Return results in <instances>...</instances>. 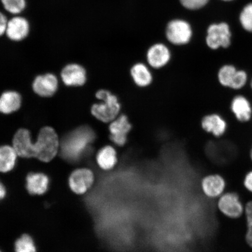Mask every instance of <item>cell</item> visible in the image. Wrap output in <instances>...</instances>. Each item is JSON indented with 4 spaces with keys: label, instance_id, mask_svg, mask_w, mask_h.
Segmentation results:
<instances>
[{
    "label": "cell",
    "instance_id": "6da1fadb",
    "mask_svg": "<svg viewBox=\"0 0 252 252\" xmlns=\"http://www.w3.org/2000/svg\"><path fill=\"white\" fill-rule=\"evenodd\" d=\"M92 129L83 126L71 132L63 138L60 149L62 156L68 161H78L94 139Z\"/></svg>",
    "mask_w": 252,
    "mask_h": 252
},
{
    "label": "cell",
    "instance_id": "7a4b0ae2",
    "mask_svg": "<svg viewBox=\"0 0 252 252\" xmlns=\"http://www.w3.org/2000/svg\"><path fill=\"white\" fill-rule=\"evenodd\" d=\"M96 97L100 102L94 104L91 108V113L94 118L108 124L118 117L122 105L116 94L107 90H100L96 93Z\"/></svg>",
    "mask_w": 252,
    "mask_h": 252
},
{
    "label": "cell",
    "instance_id": "3957f363",
    "mask_svg": "<svg viewBox=\"0 0 252 252\" xmlns=\"http://www.w3.org/2000/svg\"><path fill=\"white\" fill-rule=\"evenodd\" d=\"M60 147L59 137L54 129L43 127L41 129L36 141L34 142V157L41 161L49 162L58 154Z\"/></svg>",
    "mask_w": 252,
    "mask_h": 252
},
{
    "label": "cell",
    "instance_id": "277c9868",
    "mask_svg": "<svg viewBox=\"0 0 252 252\" xmlns=\"http://www.w3.org/2000/svg\"><path fill=\"white\" fill-rule=\"evenodd\" d=\"M217 207L223 216L232 220L238 219L244 215L245 206L240 197L234 191L225 192L219 198Z\"/></svg>",
    "mask_w": 252,
    "mask_h": 252
},
{
    "label": "cell",
    "instance_id": "5b68a950",
    "mask_svg": "<svg viewBox=\"0 0 252 252\" xmlns=\"http://www.w3.org/2000/svg\"><path fill=\"white\" fill-rule=\"evenodd\" d=\"M206 43L212 50L228 48L231 43V32L226 23L212 24L208 28Z\"/></svg>",
    "mask_w": 252,
    "mask_h": 252
},
{
    "label": "cell",
    "instance_id": "8992f818",
    "mask_svg": "<svg viewBox=\"0 0 252 252\" xmlns=\"http://www.w3.org/2000/svg\"><path fill=\"white\" fill-rule=\"evenodd\" d=\"M192 30L187 22L183 20H173L168 24L166 36L169 42L175 45H187L192 37Z\"/></svg>",
    "mask_w": 252,
    "mask_h": 252
},
{
    "label": "cell",
    "instance_id": "52a82bcc",
    "mask_svg": "<svg viewBox=\"0 0 252 252\" xmlns=\"http://www.w3.org/2000/svg\"><path fill=\"white\" fill-rule=\"evenodd\" d=\"M132 125L127 116L120 114L110 123L109 131L110 140L119 147L124 146L127 143V135L130 133Z\"/></svg>",
    "mask_w": 252,
    "mask_h": 252
},
{
    "label": "cell",
    "instance_id": "ba28073f",
    "mask_svg": "<svg viewBox=\"0 0 252 252\" xmlns=\"http://www.w3.org/2000/svg\"><path fill=\"white\" fill-rule=\"evenodd\" d=\"M94 175L90 169L81 168L75 170L69 178V186L75 193L83 194L92 187Z\"/></svg>",
    "mask_w": 252,
    "mask_h": 252
},
{
    "label": "cell",
    "instance_id": "9c48e42d",
    "mask_svg": "<svg viewBox=\"0 0 252 252\" xmlns=\"http://www.w3.org/2000/svg\"><path fill=\"white\" fill-rule=\"evenodd\" d=\"M146 59L151 68L159 70L168 64L171 59V53L164 44L156 43L147 50Z\"/></svg>",
    "mask_w": 252,
    "mask_h": 252
},
{
    "label": "cell",
    "instance_id": "30bf717a",
    "mask_svg": "<svg viewBox=\"0 0 252 252\" xmlns=\"http://www.w3.org/2000/svg\"><path fill=\"white\" fill-rule=\"evenodd\" d=\"M30 23L22 16H15L8 21L5 33L8 38L15 42L23 40L29 35Z\"/></svg>",
    "mask_w": 252,
    "mask_h": 252
},
{
    "label": "cell",
    "instance_id": "8fae6325",
    "mask_svg": "<svg viewBox=\"0 0 252 252\" xmlns=\"http://www.w3.org/2000/svg\"><path fill=\"white\" fill-rule=\"evenodd\" d=\"M201 189L206 196L210 198H219L225 193L226 183L219 174L209 175L201 181Z\"/></svg>",
    "mask_w": 252,
    "mask_h": 252
},
{
    "label": "cell",
    "instance_id": "7c38bea8",
    "mask_svg": "<svg viewBox=\"0 0 252 252\" xmlns=\"http://www.w3.org/2000/svg\"><path fill=\"white\" fill-rule=\"evenodd\" d=\"M13 147L18 156L21 157H34V142L31 139L30 131L27 129H20L15 133Z\"/></svg>",
    "mask_w": 252,
    "mask_h": 252
},
{
    "label": "cell",
    "instance_id": "4fadbf2b",
    "mask_svg": "<svg viewBox=\"0 0 252 252\" xmlns=\"http://www.w3.org/2000/svg\"><path fill=\"white\" fill-rule=\"evenodd\" d=\"M201 126L207 133H211L216 137L222 136L228 127L225 120L217 113L205 116L201 119Z\"/></svg>",
    "mask_w": 252,
    "mask_h": 252
},
{
    "label": "cell",
    "instance_id": "5bb4252c",
    "mask_svg": "<svg viewBox=\"0 0 252 252\" xmlns=\"http://www.w3.org/2000/svg\"><path fill=\"white\" fill-rule=\"evenodd\" d=\"M58 88V79L52 74L39 75L36 78L33 84L34 92L43 97L52 96L56 92Z\"/></svg>",
    "mask_w": 252,
    "mask_h": 252
},
{
    "label": "cell",
    "instance_id": "9a60e30c",
    "mask_svg": "<svg viewBox=\"0 0 252 252\" xmlns=\"http://www.w3.org/2000/svg\"><path fill=\"white\" fill-rule=\"evenodd\" d=\"M63 81L68 86H81L87 80L86 71L82 66L69 64L62 72Z\"/></svg>",
    "mask_w": 252,
    "mask_h": 252
},
{
    "label": "cell",
    "instance_id": "2e32d148",
    "mask_svg": "<svg viewBox=\"0 0 252 252\" xmlns=\"http://www.w3.org/2000/svg\"><path fill=\"white\" fill-rule=\"evenodd\" d=\"M231 109L233 114L239 122L242 123L250 121L252 116V106L250 100L243 95H237L232 99Z\"/></svg>",
    "mask_w": 252,
    "mask_h": 252
},
{
    "label": "cell",
    "instance_id": "e0dca14e",
    "mask_svg": "<svg viewBox=\"0 0 252 252\" xmlns=\"http://www.w3.org/2000/svg\"><path fill=\"white\" fill-rule=\"evenodd\" d=\"M130 72L132 80L138 87L146 88L152 83V72L149 67L143 63L138 62L132 65Z\"/></svg>",
    "mask_w": 252,
    "mask_h": 252
},
{
    "label": "cell",
    "instance_id": "ac0fdd59",
    "mask_svg": "<svg viewBox=\"0 0 252 252\" xmlns=\"http://www.w3.org/2000/svg\"><path fill=\"white\" fill-rule=\"evenodd\" d=\"M49 179L43 173H31L27 177L26 187L32 195H42L48 189Z\"/></svg>",
    "mask_w": 252,
    "mask_h": 252
},
{
    "label": "cell",
    "instance_id": "d6986e66",
    "mask_svg": "<svg viewBox=\"0 0 252 252\" xmlns=\"http://www.w3.org/2000/svg\"><path fill=\"white\" fill-rule=\"evenodd\" d=\"M96 162L100 168L105 171L112 169L118 162L117 152L112 146H106L97 153Z\"/></svg>",
    "mask_w": 252,
    "mask_h": 252
},
{
    "label": "cell",
    "instance_id": "ffe728a7",
    "mask_svg": "<svg viewBox=\"0 0 252 252\" xmlns=\"http://www.w3.org/2000/svg\"><path fill=\"white\" fill-rule=\"evenodd\" d=\"M21 97L14 91H7L0 96V112L9 114L20 108Z\"/></svg>",
    "mask_w": 252,
    "mask_h": 252
},
{
    "label": "cell",
    "instance_id": "44dd1931",
    "mask_svg": "<svg viewBox=\"0 0 252 252\" xmlns=\"http://www.w3.org/2000/svg\"><path fill=\"white\" fill-rule=\"evenodd\" d=\"M18 154L13 147H0V172L11 171L14 168Z\"/></svg>",
    "mask_w": 252,
    "mask_h": 252
},
{
    "label": "cell",
    "instance_id": "7402d4cb",
    "mask_svg": "<svg viewBox=\"0 0 252 252\" xmlns=\"http://www.w3.org/2000/svg\"><path fill=\"white\" fill-rule=\"evenodd\" d=\"M237 71L235 66L231 64L222 66L217 74L220 84L223 87L231 88Z\"/></svg>",
    "mask_w": 252,
    "mask_h": 252
},
{
    "label": "cell",
    "instance_id": "603a6c76",
    "mask_svg": "<svg viewBox=\"0 0 252 252\" xmlns=\"http://www.w3.org/2000/svg\"><path fill=\"white\" fill-rule=\"evenodd\" d=\"M3 8L9 14L18 15L27 8V0H1Z\"/></svg>",
    "mask_w": 252,
    "mask_h": 252
},
{
    "label": "cell",
    "instance_id": "cb8c5ba5",
    "mask_svg": "<svg viewBox=\"0 0 252 252\" xmlns=\"http://www.w3.org/2000/svg\"><path fill=\"white\" fill-rule=\"evenodd\" d=\"M15 252H36V246L30 235L24 234L15 244Z\"/></svg>",
    "mask_w": 252,
    "mask_h": 252
},
{
    "label": "cell",
    "instance_id": "d4e9b609",
    "mask_svg": "<svg viewBox=\"0 0 252 252\" xmlns=\"http://www.w3.org/2000/svg\"><path fill=\"white\" fill-rule=\"evenodd\" d=\"M242 27L250 32H252V3L248 4L242 10L240 15Z\"/></svg>",
    "mask_w": 252,
    "mask_h": 252
},
{
    "label": "cell",
    "instance_id": "484cf974",
    "mask_svg": "<svg viewBox=\"0 0 252 252\" xmlns=\"http://www.w3.org/2000/svg\"><path fill=\"white\" fill-rule=\"evenodd\" d=\"M248 74L242 70H238L236 72L234 81H233L231 89L239 90L243 88L248 82Z\"/></svg>",
    "mask_w": 252,
    "mask_h": 252
},
{
    "label": "cell",
    "instance_id": "4316f807",
    "mask_svg": "<svg viewBox=\"0 0 252 252\" xmlns=\"http://www.w3.org/2000/svg\"><path fill=\"white\" fill-rule=\"evenodd\" d=\"M209 0H180L183 6L189 9H197L204 7Z\"/></svg>",
    "mask_w": 252,
    "mask_h": 252
},
{
    "label": "cell",
    "instance_id": "83f0119b",
    "mask_svg": "<svg viewBox=\"0 0 252 252\" xmlns=\"http://www.w3.org/2000/svg\"><path fill=\"white\" fill-rule=\"evenodd\" d=\"M244 215L245 216L247 227H251L252 226V200L249 201L245 205Z\"/></svg>",
    "mask_w": 252,
    "mask_h": 252
},
{
    "label": "cell",
    "instance_id": "f1b7e54d",
    "mask_svg": "<svg viewBox=\"0 0 252 252\" xmlns=\"http://www.w3.org/2000/svg\"><path fill=\"white\" fill-rule=\"evenodd\" d=\"M244 187L246 190L252 194V170L245 175L243 181Z\"/></svg>",
    "mask_w": 252,
    "mask_h": 252
},
{
    "label": "cell",
    "instance_id": "f546056e",
    "mask_svg": "<svg viewBox=\"0 0 252 252\" xmlns=\"http://www.w3.org/2000/svg\"><path fill=\"white\" fill-rule=\"evenodd\" d=\"M8 21L6 15L0 11V36H2L5 33Z\"/></svg>",
    "mask_w": 252,
    "mask_h": 252
},
{
    "label": "cell",
    "instance_id": "4dcf8cb0",
    "mask_svg": "<svg viewBox=\"0 0 252 252\" xmlns=\"http://www.w3.org/2000/svg\"><path fill=\"white\" fill-rule=\"evenodd\" d=\"M245 240L249 247L252 248V226L247 227V232L245 234Z\"/></svg>",
    "mask_w": 252,
    "mask_h": 252
},
{
    "label": "cell",
    "instance_id": "1f68e13d",
    "mask_svg": "<svg viewBox=\"0 0 252 252\" xmlns=\"http://www.w3.org/2000/svg\"><path fill=\"white\" fill-rule=\"evenodd\" d=\"M6 194L5 189L1 184V183L0 182V200H2V198H4Z\"/></svg>",
    "mask_w": 252,
    "mask_h": 252
},
{
    "label": "cell",
    "instance_id": "d6a6232c",
    "mask_svg": "<svg viewBox=\"0 0 252 252\" xmlns=\"http://www.w3.org/2000/svg\"><path fill=\"white\" fill-rule=\"evenodd\" d=\"M250 157H251V159L252 162V149L251 150V152H250Z\"/></svg>",
    "mask_w": 252,
    "mask_h": 252
},
{
    "label": "cell",
    "instance_id": "836d02e7",
    "mask_svg": "<svg viewBox=\"0 0 252 252\" xmlns=\"http://www.w3.org/2000/svg\"><path fill=\"white\" fill-rule=\"evenodd\" d=\"M251 86L252 90V80L251 81Z\"/></svg>",
    "mask_w": 252,
    "mask_h": 252
},
{
    "label": "cell",
    "instance_id": "e575fe53",
    "mask_svg": "<svg viewBox=\"0 0 252 252\" xmlns=\"http://www.w3.org/2000/svg\"><path fill=\"white\" fill-rule=\"evenodd\" d=\"M223 1H231V0H223Z\"/></svg>",
    "mask_w": 252,
    "mask_h": 252
},
{
    "label": "cell",
    "instance_id": "d590c367",
    "mask_svg": "<svg viewBox=\"0 0 252 252\" xmlns=\"http://www.w3.org/2000/svg\"></svg>",
    "mask_w": 252,
    "mask_h": 252
}]
</instances>
